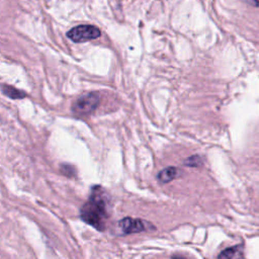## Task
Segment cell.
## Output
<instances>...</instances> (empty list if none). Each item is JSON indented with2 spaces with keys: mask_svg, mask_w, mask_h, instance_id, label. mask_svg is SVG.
Returning <instances> with one entry per match:
<instances>
[{
  "mask_svg": "<svg viewBox=\"0 0 259 259\" xmlns=\"http://www.w3.org/2000/svg\"><path fill=\"white\" fill-rule=\"evenodd\" d=\"M107 195L100 185H94L88 200L80 209L81 219L98 231L105 229V221L108 218Z\"/></svg>",
  "mask_w": 259,
  "mask_h": 259,
  "instance_id": "obj_1",
  "label": "cell"
},
{
  "mask_svg": "<svg viewBox=\"0 0 259 259\" xmlns=\"http://www.w3.org/2000/svg\"><path fill=\"white\" fill-rule=\"evenodd\" d=\"M242 245H236L230 248H227L223 250L218 257L219 258H241L243 257V251H242Z\"/></svg>",
  "mask_w": 259,
  "mask_h": 259,
  "instance_id": "obj_6",
  "label": "cell"
},
{
  "mask_svg": "<svg viewBox=\"0 0 259 259\" xmlns=\"http://www.w3.org/2000/svg\"><path fill=\"white\" fill-rule=\"evenodd\" d=\"M148 223L140 220V219H133V218H124L118 222V226L121 229L123 234H134L146 231Z\"/></svg>",
  "mask_w": 259,
  "mask_h": 259,
  "instance_id": "obj_4",
  "label": "cell"
},
{
  "mask_svg": "<svg viewBox=\"0 0 259 259\" xmlns=\"http://www.w3.org/2000/svg\"><path fill=\"white\" fill-rule=\"evenodd\" d=\"M250 2L252 3L253 6L255 7H259V0H250Z\"/></svg>",
  "mask_w": 259,
  "mask_h": 259,
  "instance_id": "obj_9",
  "label": "cell"
},
{
  "mask_svg": "<svg viewBox=\"0 0 259 259\" xmlns=\"http://www.w3.org/2000/svg\"><path fill=\"white\" fill-rule=\"evenodd\" d=\"M2 93L6 96H8L9 98H12V99H21L25 96V93L19 89H16L10 85H6V84H3L2 85Z\"/></svg>",
  "mask_w": 259,
  "mask_h": 259,
  "instance_id": "obj_7",
  "label": "cell"
},
{
  "mask_svg": "<svg viewBox=\"0 0 259 259\" xmlns=\"http://www.w3.org/2000/svg\"><path fill=\"white\" fill-rule=\"evenodd\" d=\"M178 174V169L176 167H167L158 173V180L161 183H168L172 181Z\"/></svg>",
  "mask_w": 259,
  "mask_h": 259,
  "instance_id": "obj_5",
  "label": "cell"
},
{
  "mask_svg": "<svg viewBox=\"0 0 259 259\" xmlns=\"http://www.w3.org/2000/svg\"><path fill=\"white\" fill-rule=\"evenodd\" d=\"M99 103V95L96 92H91L79 97L72 105V111L75 114L84 115L92 112Z\"/></svg>",
  "mask_w": 259,
  "mask_h": 259,
  "instance_id": "obj_3",
  "label": "cell"
},
{
  "mask_svg": "<svg viewBox=\"0 0 259 259\" xmlns=\"http://www.w3.org/2000/svg\"><path fill=\"white\" fill-rule=\"evenodd\" d=\"M202 164V159L198 155H193L184 160V165L188 167H199Z\"/></svg>",
  "mask_w": 259,
  "mask_h": 259,
  "instance_id": "obj_8",
  "label": "cell"
},
{
  "mask_svg": "<svg viewBox=\"0 0 259 259\" xmlns=\"http://www.w3.org/2000/svg\"><path fill=\"white\" fill-rule=\"evenodd\" d=\"M100 34L99 28L90 24L77 25L67 32V36L74 42H84L95 39L99 37Z\"/></svg>",
  "mask_w": 259,
  "mask_h": 259,
  "instance_id": "obj_2",
  "label": "cell"
}]
</instances>
